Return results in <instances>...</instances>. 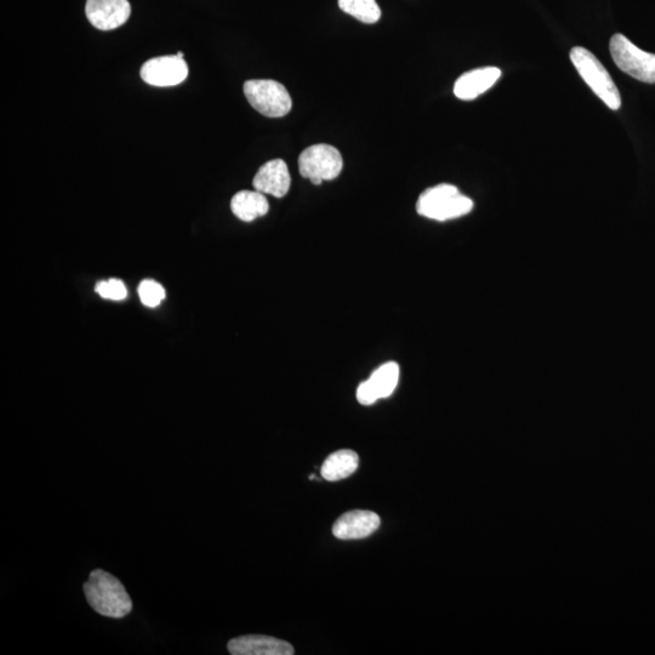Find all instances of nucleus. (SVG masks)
I'll return each mask as SVG.
<instances>
[{"instance_id": "obj_1", "label": "nucleus", "mask_w": 655, "mask_h": 655, "mask_svg": "<svg viewBox=\"0 0 655 655\" xmlns=\"http://www.w3.org/2000/svg\"><path fill=\"white\" fill-rule=\"evenodd\" d=\"M83 590L90 607L104 617L122 619L133 611V601L121 580L102 569L90 573Z\"/></svg>"}, {"instance_id": "obj_2", "label": "nucleus", "mask_w": 655, "mask_h": 655, "mask_svg": "<svg viewBox=\"0 0 655 655\" xmlns=\"http://www.w3.org/2000/svg\"><path fill=\"white\" fill-rule=\"evenodd\" d=\"M474 208V202L469 197L461 195L457 187L442 184L421 193L417 212L424 218L447 221L469 214Z\"/></svg>"}, {"instance_id": "obj_3", "label": "nucleus", "mask_w": 655, "mask_h": 655, "mask_svg": "<svg viewBox=\"0 0 655 655\" xmlns=\"http://www.w3.org/2000/svg\"><path fill=\"white\" fill-rule=\"evenodd\" d=\"M571 60L580 77L594 91L597 98L605 102L611 110L618 111L622 107V96L605 66L596 56L585 48L577 47L571 51Z\"/></svg>"}, {"instance_id": "obj_4", "label": "nucleus", "mask_w": 655, "mask_h": 655, "mask_svg": "<svg viewBox=\"0 0 655 655\" xmlns=\"http://www.w3.org/2000/svg\"><path fill=\"white\" fill-rule=\"evenodd\" d=\"M244 95L256 111L269 118L287 116L293 102L283 84L270 79H255L244 84Z\"/></svg>"}, {"instance_id": "obj_5", "label": "nucleus", "mask_w": 655, "mask_h": 655, "mask_svg": "<svg viewBox=\"0 0 655 655\" xmlns=\"http://www.w3.org/2000/svg\"><path fill=\"white\" fill-rule=\"evenodd\" d=\"M612 58L620 70L643 83L655 84V54L637 48L623 34H614L609 43Z\"/></svg>"}, {"instance_id": "obj_6", "label": "nucleus", "mask_w": 655, "mask_h": 655, "mask_svg": "<svg viewBox=\"0 0 655 655\" xmlns=\"http://www.w3.org/2000/svg\"><path fill=\"white\" fill-rule=\"evenodd\" d=\"M343 167V156L339 150L326 144L306 148L299 157L300 175L309 179L313 185L338 178Z\"/></svg>"}, {"instance_id": "obj_7", "label": "nucleus", "mask_w": 655, "mask_h": 655, "mask_svg": "<svg viewBox=\"0 0 655 655\" xmlns=\"http://www.w3.org/2000/svg\"><path fill=\"white\" fill-rule=\"evenodd\" d=\"M400 380V367L396 362H387L374 370L367 381L358 386L357 400L362 406H372L375 402L390 397Z\"/></svg>"}, {"instance_id": "obj_8", "label": "nucleus", "mask_w": 655, "mask_h": 655, "mask_svg": "<svg viewBox=\"0 0 655 655\" xmlns=\"http://www.w3.org/2000/svg\"><path fill=\"white\" fill-rule=\"evenodd\" d=\"M141 78L155 87H174L189 76V66L178 55L148 60L141 68Z\"/></svg>"}, {"instance_id": "obj_9", "label": "nucleus", "mask_w": 655, "mask_h": 655, "mask_svg": "<svg viewBox=\"0 0 655 655\" xmlns=\"http://www.w3.org/2000/svg\"><path fill=\"white\" fill-rule=\"evenodd\" d=\"M85 14L98 30L111 31L128 21L131 7L128 0H87Z\"/></svg>"}, {"instance_id": "obj_10", "label": "nucleus", "mask_w": 655, "mask_h": 655, "mask_svg": "<svg viewBox=\"0 0 655 655\" xmlns=\"http://www.w3.org/2000/svg\"><path fill=\"white\" fill-rule=\"evenodd\" d=\"M380 527V517L372 511L346 512L334 523L333 534L340 540H358L369 537Z\"/></svg>"}, {"instance_id": "obj_11", "label": "nucleus", "mask_w": 655, "mask_h": 655, "mask_svg": "<svg viewBox=\"0 0 655 655\" xmlns=\"http://www.w3.org/2000/svg\"><path fill=\"white\" fill-rule=\"evenodd\" d=\"M232 655H293L289 642L264 635H247L232 639L227 645Z\"/></svg>"}, {"instance_id": "obj_12", "label": "nucleus", "mask_w": 655, "mask_h": 655, "mask_svg": "<svg viewBox=\"0 0 655 655\" xmlns=\"http://www.w3.org/2000/svg\"><path fill=\"white\" fill-rule=\"evenodd\" d=\"M290 182L292 179L286 162L282 159H273L262 165L255 175L253 185L256 191L264 195L283 198L289 192Z\"/></svg>"}, {"instance_id": "obj_13", "label": "nucleus", "mask_w": 655, "mask_h": 655, "mask_svg": "<svg viewBox=\"0 0 655 655\" xmlns=\"http://www.w3.org/2000/svg\"><path fill=\"white\" fill-rule=\"evenodd\" d=\"M500 77L501 71L497 67L478 68L466 72L455 83L454 94L460 100H475L491 89Z\"/></svg>"}, {"instance_id": "obj_14", "label": "nucleus", "mask_w": 655, "mask_h": 655, "mask_svg": "<svg viewBox=\"0 0 655 655\" xmlns=\"http://www.w3.org/2000/svg\"><path fill=\"white\" fill-rule=\"evenodd\" d=\"M231 210L239 220L250 222L269 213L270 204L264 193L241 191L232 198Z\"/></svg>"}, {"instance_id": "obj_15", "label": "nucleus", "mask_w": 655, "mask_h": 655, "mask_svg": "<svg viewBox=\"0 0 655 655\" xmlns=\"http://www.w3.org/2000/svg\"><path fill=\"white\" fill-rule=\"evenodd\" d=\"M358 455L350 449H343L330 454L324 461L321 469V475L328 482L344 480L355 474L358 469Z\"/></svg>"}, {"instance_id": "obj_16", "label": "nucleus", "mask_w": 655, "mask_h": 655, "mask_svg": "<svg viewBox=\"0 0 655 655\" xmlns=\"http://www.w3.org/2000/svg\"><path fill=\"white\" fill-rule=\"evenodd\" d=\"M339 8L363 24H377L381 17L377 0H339Z\"/></svg>"}, {"instance_id": "obj_17", "label": "nucleus", "mask_w": 655, "mask_h": 655, "mask_svg": "<svg viewBox=\"0 0 655 655\" xmlns=\"http://www.w3.org/2000/svg\"><path fill=\"white\" fill-rule=\"evenodd\" d=\"M139 296L141 303L145 306L157 307L161 305L165 298V290L161 284L152 281V279H146L139 286Z\"/></svg>"}, {"instance_id": "obj_18", "label": "nucleus", "mask_w": 655, "mask_h": 655, "mask_svg": "<svg viewBox=\"0 0 655 655\" xmlns=\"http://www.w3.org/2000/svg\"><path fill=\"white\" fill-rule=\"evenodd\" d=\"M95 292L98 293L101 298L107 300H124L127 298V288H125L124 283L119 281V279H110V281H102L96 284Z\"/></svg>"}, {"instance_id": "obj_19", "label": "nucleus", "mask_w": 655, "mask_h": 655, "mask_svg": "<svg viewBox=\"0 0 655 655\" xmlns=\"http://www.w3.org/2000/svg\"><path fill=\"white\" fill-rule=\"evenodd\" d=\"M176 55H178L180 59H184V53H181V51H180V53H178Z\"/></svg>"}]
</instances>
